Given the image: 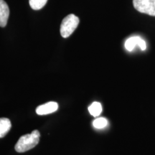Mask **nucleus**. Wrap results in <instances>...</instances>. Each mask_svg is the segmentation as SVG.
<instances>
[{"label":"nucleus","instance_id":"nucleus-1","mask_svg":"<svg viewBox=\"0 0 155 155\" xmlns=\"http://www.w3.org/2000/svg\"><path fill=\"white\" fill-rule=\"evenodd\" d=\"M40 137V134L38 130H35L32 133L22 136L15 144V151L19 153H23L32 150L38 144Z\"/></svg>","mask_w":155,"mask_h":155},{"label":"nucleus","instance_id":"nucleus-2","mask_svg":"<svg viewBox=\"0 0 155 155\" xmlns=\"http://www.w3.org/2000/svg\"><path fill=\"white\" fill-rule=\"evenodd\" d=\"M79 25V18L75 15H69L63 19L61 25V35L64 38H68Z\"/></svg>","mask_w":155,"mask_h":155},{"label":"nucleus","instance_id":"nucleus-3","mask_svg":"<svg viewBox=\"0 0 155 155\" xmlns=\"http://www.w3.org/2000/svg\"><path fill=\"white\" fill-rule=\"evenodd\" d=\"M133 5L139 12L155 16V0H133Z\"/></svg>","mask_w":155,"mask_h":155},{"label":"nucleus","instance_id":"nucleus-4","mask_svg":"<svg viewBox=\"0 0 155 155\" xmlns=\"http://www.w3.org/2000/svg\"><path fill=\"white\" fill-rule=\"evenodd\" d=\"M137 45H138L141 50H145L147 48L146 42L139 36L131 37L127 39L125 42V48L129 52L132 51Z\"/></svg>","mask_w":155,"mask_h":155},{"label":"nucleus","instance_id":"nucleus-5","mask_svg":"<svg viewBox=\"0 0 155 155\" xmlns=\"http://www.w3.org/2000/svg\"><path fill=\"white\" fill-rule=\"evenodd\" d=\"M58 108V103L54 101H50L42 105L39 106L36 108V113L38 115H47V114H52L55 112Z\"/></svg>","mask_w":155,"mask_h":155},{"label":"nucleus","instance_id":"nucleus-6","mask_svg":"<svg viewBox=\"0 0 155 155\" xmlns=\"http://www.w3.org/2000/svg\"><path fill=\"white\" fill-rule=\"evenodd\" d=\"M9 16V9L4 0H0V27L5 28Z\"/></svg>","mask_w":155,"mask_h":155},{"label":"nucleus","instance_id":"nucleus-7","mask_svg":"<svg viewBox=\"0 0 155 155\" xmlns=\"http://www.w3.org/2000/svg\"><path fill=\"white\" fill-rule=\"evenodd\" d=\"M12 124L7 118H0V138H3L10 131Z\"/></svg>","mask_w":155,"mask_h":155},{"label":"nucleus","instance_id":"nucleus-8","mask_svg":"<svg viewBox=\"0 0 155 155\" xmlns=\"http://www.w3.org/2000/svg\"><path fill=\"white\" fill-rule=\"evenodd\" d=\"M89 113L94 117L98 116L102 112V106L99 102H94L88 107Z\"/></svg>","mask_w":155,"mask_h":155},{"label":"nucleus","instance_id":"nucleus-9","mask_svg":"<svg viewBox=\"0 0 155 155\" xmlns=\"http://www.w3.org/2000/svg\"><path fill=\"white\" fill-rule=\"evenodd\" d=\"M47 2L48 0H29L30 7L34 10L41 9L46 5Z\"/></svg>","mask_w":155,"mask_h":155},{"label":"nucleus","instance_id":"nucleus-10","mask_svg":"<svg viewBox=\"0 0 155 155\" xmlns=\"http://www.w3.org/2000/svg\"><path fill=\"white\" fill-rule=\"evenodd\" d=\"M108 125V121L105 118H97L93 121V126L96 128V129H104L106 126Z\"/></svg>","mask_w":155,"mask_h":155}]
</instances>
